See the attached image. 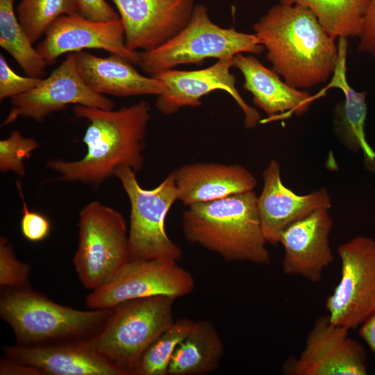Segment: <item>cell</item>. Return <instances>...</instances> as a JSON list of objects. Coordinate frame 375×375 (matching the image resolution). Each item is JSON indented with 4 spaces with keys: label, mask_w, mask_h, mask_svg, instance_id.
Here are the masks:
<instances>
[{
    "label": "cell",
    "mask_w": 375,
    "mask_h": 375,
    "mask_svg": "<svg viewBox=\"0 0 375 375\" xmlns=\"http://www.w3.org/2000/svg\"><path fill=\"white\" fill-rule=\"evenodd\" d=\"M358 333L375 355V310L360 325Z\"/></svg>",
    "instance_id": "35"
},
{
    "label": "cell",
    "mask_w": 375,
    "mask_h": 375,
    "mask_svg": "<svg viewBox=\"0 0 375 375\" xmlns=\"http://www.w3.org/2000/svg\"><path fill=\"white\" fill-rule=\"evenodd\" d=\"M87 49H102L138 65L140 52L126 45L124 28L121 19L96 22L81 14L58 17L46 31L36 49L47 65L55 62L65 53Z\"/></svg>",
    "instance_id": "13"
},
{
    "label": "cell",
    "mask_w": 375,
    "mask_h": 375,
    "mask_svg": "<svg viewBox=\"0 0 375 375\" xmlns=\"http://www.w3.org/2000/svg\"><path fill=\"white\" fill-rule=\"evenodd\" d=\"M338 55L331 81L317 95L321 97L326 90L336 88L341 90L344 101L337 105L335 110L336 132L342 142L351 150H361L365 160L375 163V152L369 145L365 133L367 106L366 92H358L352 88L347 79V38H338Z\"/></svg>",
    "instance_id": "22"
},
{
    "label": "cell",
    "mask_w": 375,
    "mask_h": 375,
    "mask_svg": "<svg viewBox=\"0 0 375 375\" xmlns=\"http://www.w3.org/2000/svg\"><path fill=\"white\" fill-rule=\"evenodd\" d=\"M233 66L242 74L243 88L252 94L255 106L267 115L262 123L292 115H301L316 99L308 92L281 81L276 72L264 66L253 56L238 53L233 58Z\"/></svg>",
    "instance_id": "20"
},
{
    "label": "cell",
    "mask_w": 375,
    "mask_h": 375,
    "mask_svg": "<svg viewBox=\"0 0 375 375\" xmlns=\"http://www.w3.org/2000/svg\"><path fill=\"white\" fill-rule=\"evenodd\" d=\"M263 186L257 206L264 236L276 245L283 230L313 211L331 208V199L325 188L299 195L287 188L281 176L278 162L272 160L263 172Z\"/></svg>",
    "instance_id": "17"
},
{
    "label": "cell",
    "mask_w": 375,
    "mask_h": 375,
    "mask_svg": "<svg viewBox=\"0 0 375 375\" xmlns=\"http://www.w3.org/2000/svg\"><path fill=\"white\" fill-rule=\"evenodd\" d=\"M79 14L96 22H107L119 19V15L106 0H77Z\"/></svg>",
    "instance_id": "32"
},
{
    "label": "cell",
    "mask_w": 375,
    "mask_h": 375,
    "mask_svg": "<svg viewBox=\"0 0 375 375\" xmlns=\"http://www.w3.org/2000/svg\"><path fill=\"white\" fill-rule=\"evenodd\" d=\"M265 47L256 34L224 28L213 23L203 5L194 6L188 24L160 46L140 52L138 65L151 76L183 64L208 58H233L242 53L260 54Z\"/></svg>",
    "instance_id": "6"
},
{
    "label": "cell",
    "mask_w": 375,
    "mask_h": 375,
    "mask_svg": "<svg viewBox=\"0 0 375 375\" xmlns=\"http://www.w3.org/2000/svg\"><path fill=\"white\" fill-rule=\"evenodd\" d=\"M112 310L65 306L30 286L3 288L1 292L0 316L13 331L17 344L24 346L91 338Z\"/></svg>",
    "instance_id": "4"
},
{
    "label": "cell",
    "mask_w": 375,
    "mask_h": 375,
    "mask_svg": "<svg viewBox=\"0 0 375 375\" xmlns=\"http://www.w3.org/2000/svg\"><path fill=\"white\" fill-rule=\"evenodd\" d=\"M175 300L158 295L118 304L100 331L90 338L91 344L124 375H133L147 348L174 322Z\"/></svg>",
    "instance_id": "5"
},
{
    "label": "cell",
    "mask_w": 375,
    "mask_h": 375,
    "mask_svg": "<svg viewBox=\"0 0 375 375\" xmlns=\"http://www.w3.org/2000/svg\"><path fill=\"white\" fill-rule=\"evenodd\" d=\"M78 73L95 92L119 97L161 95L167 87L160 79L140 74L133 65L115 54L94 56L85 51L74 52Z\"/></svg>",
    "instance_id": "21"
},
{
    "label": "cell",
    "mask_w": 375,
    "mask_h": 375,
    "mask_svg": "<svg viewBox=\"0 0 375 375\" xmlns=\"http://www.w3.org/2000/svg\"><path fill=\"white\" fill-rule=\"evenodd\" d=\"M74 113L88 122L82 139L86 153L76 160H49L46 167L58 174V180L97 187L114 176L119 166L136 172L142 169L151 118L148 102L141 101L117 110L75 105Z\"/></svg>",
    "instance_id": "1"
},
{
    "label": "cell",
    "mask_w": 375,
    "mask_h": 375,
    "mask_svg": "<svg viewBox=\"0 0 375 375\" xmlns=\"http://www.w3.org/2000/svg\"><path fill=\"white\" fill-rule=\"evenodd\" d=\"M39 143L32 138L24 137L14 130L6 138L0 140V171L11 172L24 176L26 174L24 160L31 157Z\"/></svg>",
    "instance_id": "28"
},
{
    "label": "cell",
    "mask_w": 375,
    "mask_h": 375,
    "mask_svg": "<svg viewBox=\"0 0 375 375\" xmlns=\"http://www.w3.org/2000/svg\"><path fill=\"white\" fill-rule=\"evenodd\" d=\"M233 58L218 60L210 67L193 71L168 69L153 77L162 81L167 91L158 96L157 109L165 115H172L185 106L197 107L201 104L202 97L217 90L228 93L244 114V124L253 128L260 122L256 109L247 104L235 88V78L230 72Z\"/></svg>",
    "instance_id": "14"
},
{
    "label": "cell",
    "mask_w": 375,
    "mask_h": 375,
    "mask_svg": "<svg viewBox=\"0 0 375 375\" xmlns=\"http://www.w3.org/2000/svg\"><path fill=\"white\" fill-rule=\"evenodd\" d=\"M11 108L2 123L7 126L18 118L43 122L48 116L67 106L81 105L101 109H113L115 103L90 89L81 77L74 53L33 90L10 99Z\"/></svg>",
    "instance_id": "11"
},
{
    "label": "cell",
    "mask_w": 375,
    "mask_h": 375,
    "mask_svg": "<svg viewBox=\"0 0 375 375\" xmlns=\"http://www.w3.org/2000/svg\"><path fill=\"white\" fill-rule=\"evenodd\" d=\"M132 51L153 49L178 33L188 22L194 0H112Z\"/></svg>",
    "instance_id": "15"
},
{
    "label": "cell",
    "mask_w": 375,
    "mask_h": 375,
    "mask_svg": "<svg viewBox=\"0 0 375 375\" xmlns=\"http://www.w3.org/2000/svg\"><path fill=\"white\" fill-rule=\"evenodd\" d=\"M328 209L320 208L289 225L279 242L284 249V274L319 282L334 261L329 235L333 221Z\"/></svg>",
    "instance_id": "16"
},
{
    "label": "cell",
    "mask_w": 375,
    "mask_h": 375,
    "mask_svg": "<svg viewBox=\"0 0 375 375\" xmlns=\"http://www.w3.org/2000/svg\"><path fill=\"white\" fill-rule=\"evenodd\" d=\"M224 353V343L214 324L209 320L194 321L172 356L168 375L210 374L218 369Z\"/></svg>",
    "instance_id": "23"
},
{
    "label": "cell",
    "mask_w": 375,
    "mask_h": 375,
    "mask_svg": "<svg viewBox=\"0 0 375 375\" xmlns=\"http://www.w3.org/2000/svg\"><path fill=\"white\" fill-rule=\"evenodd\" d=\"M253 191L188 206L182 230L189 242L228 262H270Z\"/></svg>",
    "instance_id": "3"
},
{
    "label": "cell",
    "mask_w": 375,
    "mask_h": 375,
    "mask_svg": "<svg viewBox=\"0 0 375 375\" xmlns=\"http://www.w3.org/2000/svg\"><path fill=\"white\" fill-rule=\"evenodd\" d=\"M358 38V50L368 53L375 60V0H369Z\"/></svg>",
    "instance_id": "33"
},
{
    "label": "cell",
    "mask_w": 375,
    "mask_h": 375,
    "mask_svg": "<svg viewBox=\"0 0 375 375\" xmlns=\"http://www.w3.org/2000/svg\"><path fill=\"white\" fill-rule=\"evenodd\" d=\"M5 356L51 375H124L102 356L89 339L44 345L15 344L3 349Z\"/></svg>",
    "instance_id": "18"
},
{
    "label": "cell",
    "mask_w": 375,
    "mask_h": 375,
    "mask_svg": "<svg viewBox=\"0 0 375 375\" xmlns=\"http://www.w3.org/2000/svg\"><path fill=\"white\" fill-rule=\"evenodd\" d=\"M178 201L185 206L253 191L255 176L239 164L197 162L173 171Z\"/></svg>",
    "instance_id": "19"
},
{
    "label": "cell",
    "mask_w": 375,
    "mask_h": 375,
    "mask_svg": "<svg viewBox=\"0 0 375 375\" xmlns=\"http://www.w3.org/2000/svg\"><path fill=\"white\" fill-rule=\"evenodd\" d=\"M340 278L326 299L330 322L349 330L375 310V240L357 236L338 248Z\"/></svg>",
    "instance_id": "10"
},
{
    "label": "cell",
    "mask_w": 375,
    "mask_h": 375,
    "mask_svg": "<svg viewBox=\"0 0 375 375\" xmlns=\"http://www.w3.org/2000/svg\"><path fill=\"white\" fill-rule=\"evenodd\" d=\"M177 262L168 258L128 260L108 282L87 296L85 304L90 309H110L135 299L186 296L194 290V279Z\"/></svg>",
    "instance_id": "9"
},
{
    "label": "cell",
    "mask_w": 375,
    "mask_h": 375,
    "mask_svg": "<svg viewBox=\"0 0 375 375\" xmlns=\"http://www.w3.org/2000/svg\"><path fill=\"white\" fill-rule=\"evenodd\" d=\"M31 265L17 259L8 240L0 238V285L1 288L30 286L28 276Z\"/></svg>",
    "instance_id": "29"
},
{
    "label": "cell",
    "mask_w": 375,
    "mask_h": 375,
    "mask_svg": "<svg viewBox=\"0 0 375 375\" xmlns=\"http://www.w3.org/2000/svg\"><path fill=\"white\" fill-rule=\"evenodd\" d=\"M272 69L289 85L308 89L333 74L338 47L309 9L276 4L253 25Z\"/></svg>",
    "instance_id": "2"
},
{
    "label": "cell",
    "mask_w": 375,
    "mask_h": 375,
    "mask_svg": "<svg viewBox=\"0 0 375 375\" xmlns=\"http://www.w3.org/2000/svg\"><path fill=\"white\" fill-rule=\"evenodd\" d=\"M17 188L22 201V217L20 222L23 236L30 242H40L48 237L51 231V223L44 215L29 210L23 194L21 182L17 181Z\"/></svg>",
    "instance_id": "31"
},
{
    "label": "cell",
    "mask_w": 375,
    "mask_h": 375,
    "mask_svg": "<svg viewBox=\"0 0 375 375\" xmlns=\"http://www.w3.org/2000/svg\"><path fill=\"white\" fill-rule=\"evenodd\" d=\"M349 330L319 317L298 358L283 366L288 375H365L367 355L363 346L349 337Z\"/></svg>",
    "instance_id": "12"
},
{
    "label": "cell",
    "mask_w": 375,
    "mask_h": 375,
    "mask_svg": "<svg viewBox=\"0 0 375 375\" xmlns=\"http://www.w3.org/2000/svg\"><path fill=\"white\" fill-rule=\"evenodd\" d=\"M114 176L119 181L130 202L129 260H180L182 250L169 238L165 229L167 215L178 201L173 172L153 189L143 188L136 172L127 166L118 167Z\"/></svg>",
    "instance_id": "7"
},
{
    "label": "cell",
    "mask_w": 375,
    "mask_h": 375,
    "mask_svg": "<svg viewBox=\"0 0 375 375\" xmlns=\"http://www.w3.org/2000/svg\"><path fill=\"white\" fill-rule=\"evenodd\" d=\"M194 322L189 318L174 321L147 348L133 375H168L172 356L177 346L188 335Z\"/></svg>",
    "instance_id": "27"
},
{
    "label": "cell",
    "mask_w": 375,
    "mask_h": 375,
    "mask_svg": "<svg viewBox=\"0 0 375 375\" xmlns=\"http://www.w3.org/2000/svg\"><path fill=\"white\" fill-rule=\"evenodd\" d=\"M79 13L77 0H20L17 16L34 44L58 17Z\"/></svg>",
    "instance_id": "26"
},
{
    "label": "cell",
    "mask_w": 375,
    "mask_h": 375,
    "mask_svg": "<svg viewBox=\"0 0 375 375\" xmlns=\"http://www.w3.org/2000/svg\"><path fill=\"white\" fill-rule=\"evenodd\" d=\"M42 78L17 74L9 65L5 57L0 55V100L12 99L26 93L42 81Z\"/></svg>",
    "instance_id": "30"
},
{
    "label": "cell",
    "mask_w": 375,
    "mask_h": 375,
    "mask_svg": "<svg viewBox=\"0 0 375 375\" xmlns=\"http://www.w3.org/2000/svg\"><path fill=\"white\" fill-rule=\"evenodd\" d=\"M369 0H279L282 4L303 6L316 16L334 39L358 37Z\"/></svg>",
    "instance_id": "24"
},
{
    "label": "cell",
    "mask_w": 375,
    "mask_h": 375,
    "mask_svg": "<svg viewBox=\"0 0 375 375\" xmlns=\"http://www.w3.org/2000/svg\"><path fill=\"white\" fill-rule=\"evenodd\" d=\"M1 375H47L41 369L4 356L0 360Z\"/></svg>",
    "instance_id": "34"
},
{
    "label": "cell",
    "mask_w": 375,
    "mask_h": 375,
    "mask_svg": "<svg viewBox=\"0 0 375 375\" xmlns=\"http://www.w3.org/2000/svg\"><path fill=\"white\" fill-rule=\"evenodd\" d=\"M78 227L73 264L81 284L92 291L129 260L127 225L119 211L93 201L81 210Z\"/></svg>",
    "instance_id": "8"
},
{
    "label": "cell",
    "mask_w": 375,
    "mask_h": 375,
    "mask_svg": "<svg viewBox=\"0 0 375 375\" xmlns=\"http://www.w3.org/2000/svg\"><path fill=\"white\" fill-rule=\"evenodd\" d=\"M14 0H0V46L26 75L42 78L47 65L31 42L15 14Z\"/></svg>",
    "instance_id": "25"
}]
</instances>
